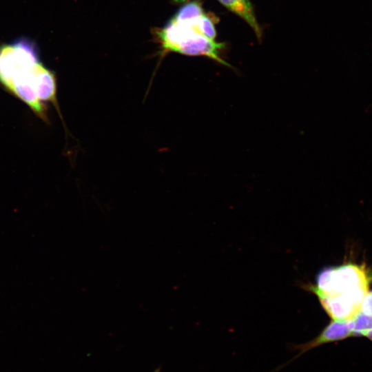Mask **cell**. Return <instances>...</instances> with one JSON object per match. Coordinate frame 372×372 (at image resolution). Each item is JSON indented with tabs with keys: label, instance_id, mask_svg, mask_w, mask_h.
<instances>
[{
	"label": "cell",
	"instance_id": "3",
	"mask_svg": "<svg viewBox=\"0 0 372 372\" xmlns=\"http://www.w3.org/2000/svg\"><path fill=\"white\" fill-rule=\"evenodd\" d=\"M371 276L364 267L345 264L321 270L316 284H307L304 288L318 298L354 296L363 298L369 291Z\"/></svg>",
	"mask_w": 372,
	"mask_h": 372
},
{
	"label": "cell",
	"instance_id": "8",
	"mask_svg": "<svg viewBox=\"0 0 372 372\" xmlns=\"http://www.w3.org/2000/svg\"><path fill=\"white\" fill-rule=\"evenodd\" d=\"M193 23L201 33L211 39L216 40V30L214 21L209 15L204 13L194 19Z\"/></svg>",
	"mask_w": 372,
	"mask_h": 372
},
{
	"label": "cell",
	"instance_id": "4",
	"mask_svg": "<svg viewBox=\"0 0 372 372\" xmlns=\"http://www.w3.org/2000/svg\"><path fill=\"white\" fill-rule=\"evenodd\" d=\"M353 336L350 320H332L316 338L304 343L293 345L292 349L298 353L287 363L280 366L273 371L282 369L307 351L322 344L339 341Z\"/></svg>",
	"mask_w": 372,
	"mask_h": 372
},
{
	"label": "cell",
	"instance_id": "1",
	"mask_svg": "<svg viewBox=\"0 0 372 372\" xmlns=\"http://www.w3.org/2000/svg\"><path fill=\"white\" fill-rule=\"evenodd\" d=\"M50 72L41 61L33 40L21 37L0 45V86L46 123L48 108L38 99L37 90Z\"/></svg>",
	"mask_w": 372,
	"mask_h": 372
},
{
	"label": "cell",
	"instance_id": "10",
	"mask_svg": "<svg viewBox=\"0 0 372 372\" xmlns=\"http://www.w3.org/2000/svg\"><path fill=\"white\" fill-rule=\"evenodd\" d=\"M360 335H364L372 340V329L361 332Z\"/></svg>",
	"mask_w": 372,
	"mask_h": 372
},
{
	"label": "cell",
	"instance_id": "6",
	"mask_svg": "<svg viewBox=\"0 0 372 372\" xmlns=\"http://www.w3.org/2000/svg\"><path fill=\"white\" fill-rule=\"evenodd\" d=\"M204 13L200 3L192 1L181 7L173 18L177 21H189L200 17Z\"/></svg>",
	"mask_w": 372,
	"mask_h": 372
},
{
	"label": "cell",
	"instance_id": "2",
	"mask_svg": "<svg viewBox=\"0 0 372 372\" xmlns=\"http://www.w3.org/2000/svg\"><path fill=\"white\" fill-rule=\"evenodd\" d=\"M156 34L165 52L207 56L229 65L220 55L225 45L204 35L192 20L181 21L172 18Z\"/></svg>",
	"mask_w": 372,
	"mask_h": 372
},
{
	"label": "cell",
	"instance_id": "11",
	"mask_svg": "<svg viewBox=\"0 0 372 372\" xmlns=\"http://www.w3.org/2000/svg\"><path fill=\"white\" fill-rule=\"evenodd\" d=\"M174 1H176V3H183L188 0H174Z\"/></svg>",
	"mask_w": 372,
	"mask_h": 372
},
{
	"label": "cell",
	"instance_id": "5",
	"mask_svg": "<svg viewBox=\"0 0 372 372\" xmlns=\"http://www.w3.org/2000/svg\"><path fill=\"white\" fill-rule=\"evenodd\" d=\"M230 12L243 19L253 30L258 39H261L262 32L256 19L253 5L250 0H218Z\"/></svg>",
	"mask_w": 372,
	"mask_h": 372
},
{
	"label": "cell",
	"instance_id": "7",
	"mask_svg": "<svg viewBox=\"0 0 372 372\" xmlns=\"http://www.w3.org/2000/svg\"><path fill=\"white\" fill-rule=\"evenodd\" d=\"M352 334L360 335V333L372 329V316L358 311L350 320Z\"/></svg>",
	"mask_w": 372,
	"mask_h": 372
},
{
	"label": "cell",
	"instance_id": "9",
	"mask_svg": "<svg viewBox=\"0 0 372 372\" xmlns=\"http://www.w3.org/2000/svg\"><path fill=\"white\" fill-rule=\"evenodd\" d=\"M359 311L366 315L372 316V291H368L363 297Z\"/></svg>",
	"mask_w": 372,
	"mask_h": 372
}]
</instances>
